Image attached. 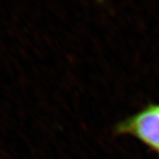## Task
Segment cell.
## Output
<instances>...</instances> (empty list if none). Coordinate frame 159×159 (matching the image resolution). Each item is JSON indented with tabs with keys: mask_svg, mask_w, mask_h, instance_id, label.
Listing matches in <instances>:
<instances>
[{
	"mask_svg": "<svg viewBox=\"0 0 159 159\" xmlns=\"http://www.w3.org/2000/svg\"><path fill=\"white\" fill-rule=\"evenodd\" d=\"M114 132L136 139L159 157V103H149L119 122Z\"/></svg>",
	"mask_w": 159,
	"mask_h": 159,
	"instance_id": "obj_1",
	"label": "cell"
}]
</instances>
